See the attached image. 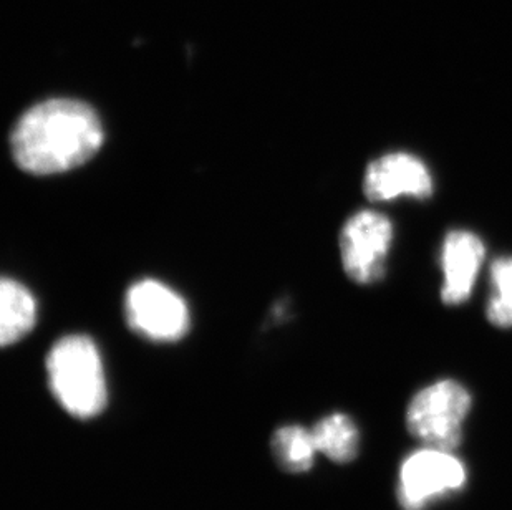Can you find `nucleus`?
<instances>
[{
    "instance_id": "39448f33",
    "label": "nucleus",
    "mask_w": 512,
    "mask_h": 510,
    "mask_svg": "<svg viewBox=\"0 0 512 510\" xmlns=\"http://www.w3.org/2000/svg\"><path fill=\"white\" fill-rule=\"evenodd\" d=\"M393 242V224L380 212L353 214L340 234V254L345 274L357 284H373L385 274Z\"/></svg>"
},
{
    "instance_id": "1a4fd4ad",
    "label": "nucleus",
    "mask_w": 512,
    "mask_h": 510,
    "mask_svg": "<svg viewBox=\"0 0 512 510\" xmlns=\"http://www.w3.org/2000/svg\"><path fill=\"white\" fill-rule=\"evenodd\" d=\"M0 304V342L4 347H9L34 328L37 304L30 290L14 279L2 280Z\"/></svg>"
},
{
    "instance_id": "9d476101",
    "label": "nucleus",
    "mask_w": 512,
    "mask_h": 510,
    "mask_svg": "<svg viewBox=\"0 0 512 510\" xmlns=\"http://www.w3.org/2000/svg\"><path fill=\"white\" fill-rule=\"evenodd\" d=\"M317 451L330 461L345 464L357 458L358 431L352 419L345 414H330L317 423L314 429Z\"/></svg>"
},
{
    "instance_id": "0eeeda50",
    "label": "nucleus",
    "mask_w": 512,
    "mask_h": 510,
    "mask_svg": "<svg viewBox=\"0 0 512 510\" xmlns=\"http://www.w3.org/2000/svg\"><path fill=\"white\" fill-rule=\"evenodd\" d=\"M433 191L430 169L410 153H390L375 159L363 178V193L370 201H392L403 196L428 199Z\"/></svg>"
},
{
    "instance_id": "9b49d317",
    "label": "nucleus",
    "mask_w": 512,
    "mask_h": 510,
    "mask_svg": "<svg viewBox=\"0 0 512 510\" xmlns=\"http://www.w3.org/2000/svg\"><path fill=\"white\" fill-rule=\"evenodd\" d=\"M277 461L289 472L309 471L314 464L317 444L314 434L302 426H284L272 439Z\"/></svg>"
},
{
    "instance_id": "f257e3e1",
    "label": "nucleus",
    "mask_w": 512,
    "mask_h": 510,
    "mask_svg": "<svg viewBox=\"0 0 512 510\" xmlns=\"http://www.w3.org/2000/svg\"><path fill=\"white\" fill-rule=\"evenodd\" d=\"M10 145L15 163L27 173H65L87 163L102 148V121L87 103L54 98L25 111Z\"/></svg>"
},
{
    "instance_id": "7ed1b4c3",
    "label": "nucleus",
    "mask_w": 512,
    "mask_h": 510,
    "mask_svg": "<svg viewBox=\"0 0 512 510\" xmlns=\"http://www.w3.org/2000/svg\"><path fill=\"white\" fill-rule=\"evenodd\" d=\"M471 409V396L456 381H438L411 400L406 424L428 448L453 451L463 439V423Z\"/></svg>"
},
{
    "instance_id": "20e7f679",
    "label": "nucleus",
    "mask_w": 512,
    "mask_h": 510,
    "mask_svg": "<svg viewBox=\"0 0 512 510\" xmlns=\"http://www.w3.org/2000/svg\"><path fill=\"white\" fill-rule=\"evenodd\" d=\"M126 320L136 333L153 342H176L189 328L188 305L168 285L140 280L125 297Z\"/></svg>"
},
{
    "instance_id": "f03ea898",
    "label": "nucleus",
    "mask_w": 512,
    "mask_h": 510,
    "mask_svg": "<svg viewBox=\"0 0 512 510\" xmlns=\"http://www.w3.org/2000/svg\"><path fill=\"white\" fill-rule=\"evenodd\" d=\"M50 390L75 418L88 419L107 406V380L97 345L85 335L55 343L47 357Z\"/></svg>"
},
{
    "instance_id": "6e6552de",
    "label": "nucleus",
    "mask_w": 512,
    "mask_h": 510,
    "mask_svg": "<svg viewBox=\"0 0 512 510\" xmlns=\"http://www.w3.org/2000/svg\"><path fill=\"white\" fill-rule=\"evenodd\" d=\"M484 255L483 241L473 232L451 231L445 237L441 249V269L445 275L441 300L446 305H461L471 297Z\"/></svg>"
},
{
    "instance_id": "423d86ee",
    "label": "nucleus",
    "mask_w": 512,
    "mask_h": 510,
    "mask_svg": "<svg viewBox=\"0 0 512 510\" xmlns=\"http://www.w3.org/2000/svg\"><path fill=\"white\" fill-rule=\"evenodd\" d=\"M464 482L463 462L450 451L426 448L403 462L398 497L406 510H423L436 497L459 491Z\"/></svg>"
},
{
    "instance_id": "f8f14e48",
    "label": "nucleus",
    "mask_w": 512,
    "mask_h": 510,
    "mask_svg": "<svg viewBox=\"0 0 512 510\" xmlns=\"http://www.w3.org/2000/svg\"><path fill=\"white\" fill-rule=\"evenodd\" d=\"M486 313L494 327L512 328V257H499L491 265V299Z\"/></svg>"
}]
</instances>
